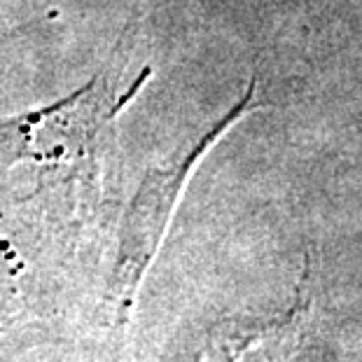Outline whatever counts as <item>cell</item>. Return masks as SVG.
I'll return each instance as SVG.
<instances>
[{
	"label": "cell",
	"instance_id": "obj_1",
	"mask_svg": "<svg viewBox=\"0 0 362 362\" xmlns=\"http://www.w3.org/2000/svg\"><path fill=\"white\" fill-rule=\"evenodd\" d=\"M255 94H257V82L250 80L245 94L192 145L187 155L180 161H175L173 166L155 168V171L145 175L141 189H138V194L134 199V206H131V211L127 215L124 234H122L119 262H117V272H115V292H117L124 309L129 306L131 297H134L145 269H148V262L159 248L161 236L166 232L168 218H171L189 175L194 173L199 161L213 150V145L238 119H243L245 115L252 112V107H255Z\"/></svg>",
	"mask_w": 362,
	"mask_h": 362
}]
</instances>
